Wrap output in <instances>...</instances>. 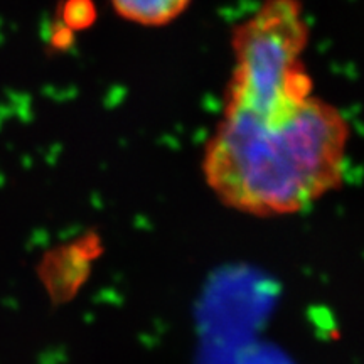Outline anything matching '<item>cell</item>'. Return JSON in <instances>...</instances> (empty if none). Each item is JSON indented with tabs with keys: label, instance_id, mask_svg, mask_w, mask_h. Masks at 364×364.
Here are the masks:
<instances>
[{
	"label": "cell",
	"instance_id": "3957f363",
	"mask_svg": "<svg viewBox=\"0 0 364 364\" xmlns=\"http://www.w3.org/2000/svg\"><path fill=\"white\" fill-rule=\"evenodd\" d=\"M193 0H110L118 17L142 27L171 24L188 11Z\"/></svg>",
	"mask_w": 364,
	"mask_h": 364
},
{
	"label": "cell",
	"instance_id": "6da1fadb",
	"mask_svg": "<svg viewBox=\"0 0 364 364\" xmlns=\"http://www.w3.org/2000/svg\"><path fill=\"white\" fill-rule=\"evenodd\" d=\"M349 140L348 118L317 95L270 115L223 110L204 144L203 177L240 215H299L343 184Z\"/></svg>",
	"mask_w": 364,
	"mask_h": 364
},
{
	"label": "cell",
	"instance_id": "7a4b0ae2",
	"mask_svg": "<svg viewBox=\"0 0 364 364\" xmlns=\"http://www.w3.org/2000/svg\"><path fill=\"white\" fill-rule=\"evenodd\" d=\"M311 39L304 0H263L231 31V70L223 110L280 113L307 102L314 81L304 63Z\"/></svg>",
	"mask_w": 364,
	"mask_h": 364
}]
</instances>
